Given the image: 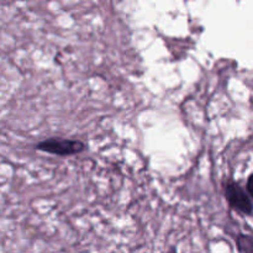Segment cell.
<instances>
[{"mask_svg":"<svg viewBox=\"0 0 253 253\" xmlns=\"http://www.w3.org/2000/svg\"><path fill=\"white\" fill-rule=\"evenodd\" d=\"M35 150L49 153L59 157H69L84 152L85 145L81 140H71L64 137H48L35 145Z\"/></svg>","mask_w":253,"mask_h":253,"instance_id":"1","label":"cell"},{"mask_svg":"<svg viewBox=\"0 0 253 253\" xmlns=\"http://www.w3.org/2000/svg\"><path fill=\"white\" fill-rule=\"evenodd\" d=\"M224 195L227 204L244 216L252 215V197L249 195L244 185L234 179H229L224 184Z\"/></svg>","mask_w":253,"mask_h":253,"instance_id":"2","label":"cell"},{"mask_svg":"<svg viewBox=\"0 0 253 253\" xmlns=\"http://www.w3.org/2000/svg\"><path fill=\"white\" fill-rule=\"evenodd\" d=\"M236 246L240 253H252V237L246 234H240L236 237Z\"/></svg>","mask_w":253,"mask_h":253,"instance_id":"3","label":"cell"},{"mask_svg":"<svg viewBox=\"0 0 253 253\" xmlns=\"http://www.w3.org/2000/svg\"><path fill=\"white\" fill-rule=\"evenodd\" d=\"M252 175H250L249 178H247V183H246V187H245V189H246V192L249 193V195H251L252 197Z\"/></svg>","mask_w":253,"mask_h":253,"instance_id":"4","label":"cell"}]
</instances>
